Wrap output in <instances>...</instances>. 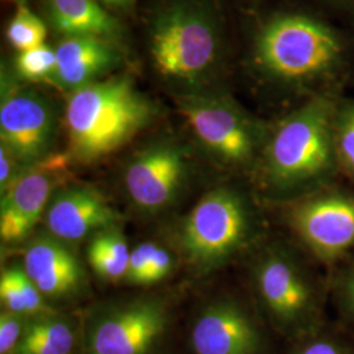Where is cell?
<instances>
[{
  "label": "cell",
  "instance_id": "1",
  "mask_svg": "<svg viewBox=\"0 0 354 354\" xmlns=\"http://www.w3.org/2000/svg\"><path fill=\"white\" fill-rule=\"evenodd\" d=\"M322 7L282 8L253 26L247 50L251 75L297 97L342 96L354 82V29Z\"/></svg>",
  "mask_w": 354,
  "mask_h": 354
},
{
  "label": "cell",
  "instance_id": "2",
  "mask_svg": "<svg viewBox=\"0 0 354 354\" xmlns=\"http://www.w3.org/2000/svg\"><path fill=\"white\" fill-rule=\"evenodd\" d=\"M340 97L317 96L299 102L269 127L254 171L268 194L295 201L332 185L340 172L335 149V113Z\"/></svg>",
  "mask_w": 354,
  "mask_h": 354
},
{
  "label": "cell",
  "instance_id": "3",
  "mask_svg": "<svg viewBox=\"0 0 354 354\" xmlns=\"http://www.w3.org/2000/svg\"><path fill=\"white\" fill-rule=\"evenodd\" d=\"M156 108L127 77L91 83L70 93L64 108L68 156L83 165L120 150L149 127Z\"/></svg>",
  "mask_w": 354,
  "mask_h": 354
},
{
  "label": "cell",
  "instance_id": "4",
  "mask_svg": "<svg viewBox=\"0 0 354 354\" xmlns=\"http://www.w3.org/2000/svg\"><path fill=\"white\" fill-rule=\"evenodd\" d=\"M149 51L156 73L189 91L201 89L219 73L225 59V33L210 6L175 1L156 13Z\"/></svg>",
  "mask_w": 354,
  "mask_h": 354
},
{
  "label": "cell",
  "instance_id": "5",
  "mask_svg": "<svg viewBox=\"0 0 354 354\" xmlns=\"http://www.w3.org/2000/svg\"><path fill=\"white\" fill-rule=\"evenodd\" d=\"M177 109L192 134L216 165L231 171H256L269 127L223 91H188Z\"/></svg>",
  "mask_w": 354,
  "mask_h": 354
},
{
  "label": "cell",
  "instance_id": "6",
  "mask_svg": "<svg viewBox=\"0 0 354 354\" xmlns=\"http://www.w3.org/2000/svg\"><path fill=\"white\" fill-rule=\"evenodd\" d=\"M257 230V215L247 197L235 188L219 187L181 221L177 244L194 272L210 273L244 251Z\"/></svg>",
  "mask_w": 354,
  "mask_h": 354
},
{
  "label": "cell",
  "instance_id": "7",
  "mask_svg": "<svg viewBox=\"0 0 354 354\" xmlns=\"http://www.w3.org/2000/svg\"><path fill=\"white\" fill-rule=\"evenodd\" d=\"M253 289L279 327L306 329L322 311V290L304 263L285 247L266 248L252 269Z\"/></svg>",
  "mask_w": 354,
  "mask_h": 354
},
{
  "label": "cell",
  "instance_id": "8",
  "mask_svg": "<svg viewBox=\"0 0 354 354\" xmlns=\"http://www.w3.org/2000/svg\"><path fill=\"white\" fill-rule=\"evenodd\" d=\"M330 188L292 201L288 210L297 238L323 263H335L354 250V193Z\"/></svg>",
  "mask_w": 354,
  "mask_h": 354
},
{
  "label": "cell",
  "instance_id": "9",
  "mask_svg": "<svg viewBox=\"0 0 354 354\" xmlns=\"http://www.w3.org/2000/svg\"><path fill=\"white\" fill-rule=\"evenodd\" d=\"M57 115L51 102L35 89L16 84L10 74H1L0 146L23 165H32L53 153Z\"/></svg>",
  "mask_w": 354,
  "mask_h": 354
},
{
  "label": "cell",
  "instance_id": "10",
  "mask_svg": "<svg viewBox=\"0 0 354 354\" xmlns=\"http://www.w3.org/2000/svg\"><path fill=\"white\" fill-rule=\"evenodd\" d=\"M189 169V155L181 145L156 140L130 158L124 171V188L140 213L158 214L176 203Z\"/></svg>",
  "mask_w": 354,
  "mask_h": 354
},
{
  "label": "cell",
  "instance_id": "11",
  "mask_svg": "<svg viewBox=\"0 0 354 354\" xmlns=\"http://www.w3.org/2000/svg\"><path fill=\"white\" fill-rule=\"evenodd\" d=\"M168 324L160 299L138 298L111 304L91 317L88 354H150Z\"/></svg>",
  "mask_w": 354,
  "mask_h": 354
},
{
  "label": "cell",
  "instance_id": "12",
  "mask_svg": "<svg viewBox=\"0 0 354 354\" xmlns=\"http://www.w3.org/2000/svg\"><path fill=\"white\" fill-rule=\"evenodd\" d=\"M68 153H51L29 165L23 175L1 194L0 238L6 244L26 241L44 219L53 194L67 184Z\"/></svg>",
  "mask_w": 354,
  "mask_h": 354
},
{
  "label": "cell",
  "instance_id": "13",
  "mask_svg": "<svg viewBox=\"0 0 354 354\" xmlns=\"http://www.w3.org/2000/svg\"><path fill=\"white\" fill-rule=\"evenodd\" d=\"M42 221L51 236L67 244L115 226L120 215L96 188L64 184L53 194Z\"/></svg>",
  "mask_w": 354,
  "mask_h": 354
},
{
  "label": "cell",
  "instance_id": "14",
  "mask_svg": "<svg viewBox=\"0 0 354 354\" xmlns=\"http://www.w3.org/2000/svg\"><path fill=\"white\" fill-rule=\"evenodd\" d=\"M196 354H259L261 335L252 317L234 301L203 308L190 332Z\"/></svg>",
  "mask_w": 354,
  "mask_h": 354
},
{
  "label": "cell",
  "instance_id": "15",
  "mask_svg": "<svg viewBox=\"0 0 354 354\" xmlns=\"http://www.w3.org/2000/svg\"><path fill=\"white\" fill-rule=\"evenodd\" d=\"M21 266L45 299H70L84 289L86 272L82 263L66 243L50 234L26 244Z\"/></svg>",
  "mask_w": 354,
  "mask_h": 354
},
{
  "label": "cell",
  "instance_id": "16",
  "mask_svg": "<svg viewBox=\"0 0 354 354\" xmlns=\"http://www.w3.org/2000/svg\"><path fill=\"white\" fill-rule=\"evenodd\" d=\"M55 55L51 83L70 93L99 82L121 62L117 44L89 36L62 38L55 48Z\"/></svg>",
  "mask_w": 354,
  "mask_h": 354
},
{
  "label": "cell",
  "instance_id": "17",
  "mask_svg": "<svg viewBox=\"0 0 354 354\" xmlns=\"http://www.w3.org/2000/svg\"><path fill=\"white\" fill-rule=\"evenodd\" d=\"M51 28L64 37L89 36L118 44L124 28L99 0H45Z\"/></svg>",
  "mask_w": 354,
  "mask_h": 354
},
{
  "label": "cell",
  "instance_id": "18",
  "mask_svg": "<svg viewBox=\"0 0 354 354\" xmlns=\"http://www.w3.org/2000/svg\"><path fill=\"white\" fill-rule=\"evenodd\" d=\"M74 328L55 313L29 319L24 335L12 354H71Z\"/></svg>",
  "mask_w": 354,
  "mask_h": 354
},
{
  "label": "cell",
  "instance_id": "19",
  "mask_svg": "<svg viewBox=\"0 0 354 354\" xmlns=\"http://www.w3.org/2000/svg\"><path fill=\"white\" fill-rule=\"evenodd\" d=\"M130 252L125 235L115 225L91 236L87 259L89 266L100 279L118 282L127 277Z\"/></svg>",
  "mask_w": 354,
  "mask_h": 354
},
{
  "label": "cell",
  "instance_id": "20",
  "mask_svg": "<svg viewBox=\"0 0 354 354\" xmlns=\"http://www.w3.org/2000/svg\"><path fill=\"white\" fill-rule=\"evenodd\" d=\"M0 299L6 311H11L26 319L54 313L45 304L44 295L26 276L23 266H8L1 272Z\"/></svg>",
  "mask_w": 354,
  "mask_h": 354
},
{
  "label": "cell",
  "instance_id": "21",
  "mask_svg": "<svg viewBox=\"0 0 354 354\" xmlns=\"http://www.w3.org/2000/svg\"><path fill=\"white\" fill-rule=\"evenodd\" d=\"M335 149L340 172L354 181V97L342 96L335 113Z\"/></svg>",
  "mask_w": 354,
  "mask_h": 354
},
{
  "label": "cell",
  "instance_id": "22",
  "mask_svg": "<svg viewBox=\"0 0 354 354\" xmlns=\"http://www.w3.org/2000/svg\"><path fill=\"white\" fill-rule=\"evenodd\" d=\"M46 33L45 23L24 4H20L7 26L6 38L15 50L21 53L45 45Z\"/></svg>",
  "mask_w": 354,
  "mask_h": 354
},
{
  "label": "cell",
  "instance_id": "23",
  "mask_svg": "<svg viewBox=\"0 0 354 354\" xmlns=\"http://www.w3.org/2000/svg\"><path fill=\"white\" fill-rule=\"evenodd\" d=\"M55 49H51L48 45H42L32 50L17 53L13 62V71L19 79L24 82L51 83L55 71Z\"/></svg>",
  "mask_w": 354,
  "mask_h": 354
},
{
  "label": "cell",
  "instance_id": "24",
  "mask_svg": "<svg viewBox=\"0 0 354 354\" xmlns=\"http://www.w3.org/2000/svg\"><path fill=\"white\" fill-rule=\"evenodd\" d=\"M29 319L11 311L0 315V354H12L21 340Z\"/></svg>",
  "mask_w": 354,
  "mask_h": 354
},
{
  "label": "cell",
  "instance_id": "25",
  "mask_svg": "<svg viewBox=\"0 0 354 354\" xmlns=\"http://www.w3.org/2000/svg\"><path fill=\"white\" fill-rule=\"evenodd\" d=\"M151 244L152 241H143L131 250L125 277L127 283L133 286H147Z\"/></svg>",
  "mask_w": 354,
  "mask_h": 354
},
{
  "label": "cell",
  "instance_id": "26",
  "mask_svg": "<svg viewBox=\"0 0 354 354\" xmlns=\"http://www.w3.org/2000/svg\"><path fill=\"white\" fill-rule=\"evenodd\" d=\"M175 266L174 256L167 248L159 245L158 243L151 244V253H150V266L147 273V286L158 283L167 279Z\"/></svg>",
  "mask_w": 354,
  "mask_h": 354
},
{
  "label": "cell",
  "instance_id": "27",
  "mask_svg": "<svg viewBox=\"0 0 354 354\" xmlns=\"http://www.w3.org/2000/svg\"><path fill=\"white\" fill-rule=\"evenodd\" d=\"M29 165H23L4 146H0V190L1 194L23 175Z\"/></svg>",
  "mask_w": 354,
  "mask_h": 354
},
{
  "label": "cell",
  "instance_id": "28",
  "mask_svg": "<svg viewBox=\"0 0 354 354\" xmlns=\"http://www.w3.org/2000/svg\"><path fill=\"white\" fill-rule=\"evenodd\" d=\"M295 354H353L342 342L332 337H315L311 339L295 352Z\"/></svg>",
  "mask_w": 354,
  "mask_h": 354
},
{
  "label": "cell",
  "instance_id": "29",
  "mask_svg": "<svg viewBox=\"0 0 354 354\" xmlns=\"http://www.w3.org/2000/svg\"><path fill=\"white\" fill-rule=\"evenodd\" d=\"M339 299L342 310L354 322V261L346 268L339 282Z\"/></svg>",
  "mask_w": 354,
  "mask_h": 354
},
{
  "label": "cell",
  "instance_id": "30",
  "mask_svg": "<svg viewBox=\"0 0 354 354\" xmlns=\"http://www.w3.org/2000/svg\"><path fill=\"white\" fill-rule=\"evenodd\" d=\"M319 7L342 23L354 26V0H315Z\"/></svg>",
  "mask_w": 354,
  "mask_h": 354
},
{
  "label": "cell",
  "instance_id": "31",
  "mask_svg": "<svg viewBox=\"0 0 354 354\" xmlns=\"http://www.w3.org/2000/svg\"><path fill=\"white\" fill-rule=\"evenodd\" d=\"M104 7H112V8H129L131 7L137 0H99Z\"/></svg>",
  "mask_w": 354,
  "mask_h": 354
},
{
  "label": "cell",
  "instance_id": "32",
  "mask_svg": "<svg viewBox=\"0 0 354 354\" xmlns=\"http://www.w3.org/2000/svg\"><path fill=\"white\" fill-rule=\"evenodd\" d=\"M12 1H17V3H19V6H20V4H23V0H12Z\"/></svg>",
  "mask_w": 354,
  "mask_h": 354
}]
</instances>
